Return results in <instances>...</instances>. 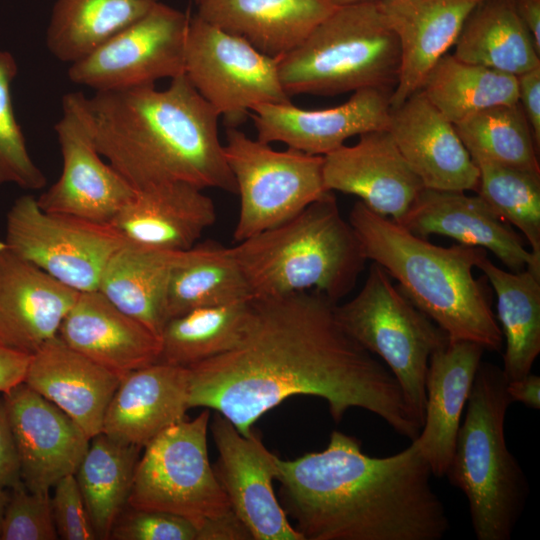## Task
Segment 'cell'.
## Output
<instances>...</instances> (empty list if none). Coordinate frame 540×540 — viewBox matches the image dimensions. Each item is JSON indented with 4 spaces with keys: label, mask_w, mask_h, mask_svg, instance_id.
I'll return each instance as SVG.
<instances>
[{
    "label": "cell",
    "mask_w": 540,
    "mask_h": 540,
    "mask_svg": "<svg viewBox=\"0 0 540 540\" xmlns=\"http://www.w3.org/2000/svg\"><path fill=\"white\" fill-rule=\"evenodd\" d=\"M187 367L156 362L122 377L105 413L102 433L144 448L184 420L188 407Z\"/></svg>",
    "instance_id": "25"
},
{
    "label": "cell",
    "mask_w": 540,
    "mask_h": 540,
    "mask_svg": "<svg viewBox=\"0 0 540 540\" xmlns=\"http://www.w3.org/2000/svg\"><path fill=\"white\" fill-rule=\"evenodd\" d=\"M121 379L56 336L31 355L23 382L69 415L91 439L102 432Z\"/></svg>",
    "instance_id": "27"
},
{
    "label": "cell",
    "mask_w": 540,
    "mask_h": 540,
    "mask_svg": "<svg viewBox=\"0 0 540 540\" xmlns=\"http://www.w3.org/2000/svg\"><path fill=\"white\" fill-rule=\"evenodd\" d=\"M286 93L338 95L365 88L393 91L398 40L377 1L336 6L294 50L277 60Z\"/></svg>",
    "instance_id": "7"
},
{
    "label": "cell",
    "mask_w": 540,
    "mask_h": 540,
    "mask_svg": "<svg viewBox=\"0 0 540 540\" xmlns=\"http://www.w3.org/2000/svg\"><path fill=\"white\" fill-rule=\"evenodd\" d=\"M209 420L210 411L205 409L190 421L170 426L144 447L129 507L173 513L197 529L232 510L209 461Z\"/></svg>",
    "instance_id": "9"
},
{
    "label": "cell",
    "mask_w": 540,
    "mask_h": 540,
    "mask_svg": "<svg viewBox=\"0 0 540 540\" xmlns=\"http://www.w3.org/2000/svg\"><path fill=\"white\" fill-rule=\"evenodd\" d=\"M223 146L240 196L236 242L287 221L329 192L324 156L293 148L277 151L237 127H227Z\"/></svg>",
    "instance_id": "10"
},
{
    "label": "cell",
    "mask_w": 540,
    "mask_h": 540,
    "mask_svg": "<svg viewBox=\"0 0 540 540\" xmlns=\"http://www.w3.org/2000/svg\"><path fill=\"white\" fill-rule=\"evenodd\" d=\"M86 96L66 93L54 126L63 166L57 181L37 202L47 212L110 223L136 190L97 150L85 107Z\"/></svg>",
    "instance_id": "14"
},
{
    "label": "cell",
    "mask_w": 540,
    "mask_h": 540,
    "mask_svg": "<svg viewBox=\"0 0 540 540\" xmlns=\"http://www.w3.org/2000/svg\"><path fill=\"white\" fill-rule=\"evenodd\" d=\"M115 521L109 539L198 540L196 525L185 517L127 506Z\"/></svg>",
    "instance_id": "41"
},
{
    "label": "cell",
    "mask_w": 540,
    "mask_h": 540,
    "mask_svg": "<svg viewBox=\"0 0 540 540\" xmlns=\"http://www.w3.org/2000/svg\"><path fill=\"white\" fill-rule=\"evenodd\" d=\"M181 252L125 241L107 261L97 291L160 336L167 322L168 284Z\"/></svg>",
    "instance_id": "29"
},
{
    "label": "cell",
    "mask_w": 540,
    "mask_h": 540,
    "mask_svg": "<svg viewBox=\"0 0 540 540\" xmlns=\"http://www.w3.org/2000/svg\"><path fill=\"white\" fill-rule=\"evenodd\" d=\"M251 300L196 308L169 319L160 335L158 362L190 367L233 349L245 330Z\"/></svg>",
    "instance_id": "36"
},
{
    "label": "cell",
    "mask_w": 540,
    "mask_h": 540,
    "mask_svg": "<svg viewBox=\"0 0 540 540\" xmlns=\"http://www.w3.org/2000/svg\"><path fill=\"white\" fill-rule=\"evenodd\" d=\"M1 540H56L49 491H31L22 481L9 489Z\"/></svg>",
    "instance_id": "40"
},
{
    "label": "cell",
    "mask_w": 540,
    "mask_h": 540,
    "mask_svg": "<svg viewBox=\"0 0 540 540\" xmlns=\"http://www.w3.org/2000/svg\"><path fill=\"white\" fill-rule=\"evenodd\" d=\"M497 297L505 351L502 372L507 382L522 378L540 353V275L529 269L505 271L487 256L477 264Z\"/></svg>",
    "instance_id": "31"
},
{
    "label": "cell",
    "mask_w": 540,
    "mask_h": 540,
    "mask_svg": "<svg viewBox=\"0 0 540 540\" xmlns=\"http://www.w3.org/2000/svg\"><path fill=\"white\" fill-rule=\"evenodd\" d=\"M323 179L328 191L355 195L396 222L424 188L387 129L364 133L356 144L324 155Z\"/></svg>",
    "instance_id": "18"
},
{
    "label": "cell",
    "mask_w": 540,
    "mask_h": 540,
    "mask_svg": "<svg viewBox=\"0 0 540 540\" xmlns=\"http://www.w3.org/2000/svg\"><path fill=\"white\" fill-rule=\"evenodd\" d=\"M453 55L464 62L519 76L540 66V51L515 0H481L469 13Z\"/></svg>",
    "instance_id": "30"
},
{
    "label": "cell",
    "mask_w": 540,
    "mask_h": 540,
    "mask_svg": "<svg viewBox=\"0 0 540 540\" xmlns=\"http://www.w3.org/2000/svg\"><path fill=\"white\" fill-rule=\"evenodd\" d=\"M124 242L110 223L44 211L32 195L17 198L6 217L7 247L79 293L98 289L107 261Z\"/></svg>",
    "instance_id": "12"
},
{
    "label": "cell",
    "mask_w": 540,
    "mask_h": 540,
    "mask_svg": "<svg viewBox=\"0 0 540 540\" xmlns=\"http://www.w3.org/2000/svg\"><path fill=\"white\" fill-rule=\"evenodd\" d=\"M231 248L253 298L317 291L337 303L367 260L331 191Z\"/></svg>",
    "instance_id": "5"
},
{
    "label": "cell",
    "mask_w": 540,
    "mask_h": 540,
    "mask_svg": "<svg viewBox=\"0 0 540 540\" xmlns=\"http://www.w3.org/2000/svg\"><path fill=\"white\" fill-rule=\"evenodd\" d=\"M195 1H196V3H197V2H199V1H201V0H195Z\"/></svg>",
    "instance_id": "50"
},
{
    "label": "cell",
    "mask_w": 540,
    "mask_h": 540,
    "mask_svg": "<svg viewBox=\"0 0 540 540\" xmlns=\"http://www.w3.org/2000/svg\"><path fill=\"white\" fill-rule=\"evenodd\" d=\"M331 1L334 5L340 6V5H345V4L364 2V1H374V0H331Z\"/></svg>",
    "instance_id": "49"
},
{
    "label": "cell",
    "mask_w": 540,
    "mask_h": 540,
    "mask_svg": "<svg viewBox=\"0 0 540 540\" xmlns=\"http://www.w3.org/2000/svg\"><path fill=\"white\" fill-rule=\"evenodd\" d=\"M58 337L121 377L158 362L161 353L159 335L97 290L78 294L60 325Z\"/></svg>",
    "instance_id": "23"
},
{
    "label": "cell",
    "mask_w": 540,
    "mask_h": 540,
    "mask_svg": "<svg viewBox=\"0 0 540 540\" xmlns=\"http://www.w3.org/2000/svg\"><path fill=\"white\" fill-rule=\"evenodd\" d=\"M391 91L357 90L345 103L327 109L305 110L292 103H262L250 112L257 140L281 142L311 155L324 156L353 136L387 129Z\"/></svg>",
    "instance_id": "17"
},
{
    "label": "cell",
    "mask_w": 540,
    "mask_h": 540,
    "mask_svg": "<svg viewBox=\"0 0 540 540\" xmlns=\"http://www.w3.org/2000/svg\"><path fill=\"white\" fill-rule=\"evenodd\" d=\"M141 449L102 432L90 439L74 475L97 539H109L115 521L128 506Z\"/></svg>",
    "instance_id": "34"
},
{
    "label": "cell",
    "mask_w": 540,
    "mask_h": 540,
    "mask_svg": "<svg viewBox=\"0 0 540 540\" xmlns=\"http://www.w3.org/2000/svg\"><path fill=\"white\" fill-rule=\"evenodd\" d=\"M2 397L23 484L31 491H49L61 478L74 474L90 442L83 429L24 382Z\"/></svg>",
    "instance_id": "16"
},
{
    "label": "cell",
    "mask_w": 540,
    "mask_h": 540,
    "mask_svg": "<svg viewBox=\"0 0 540 540\" xmlns=\"http://www.w3.org/2000/svg\"><path fill=\"white\" fill-rule=\"evenodd\" d=\"M336 302L317 291L253 298L239 343L188 368V407L213 409L244 436L294 395L319 397L338 423L367 410L411 441L421 426L386 365L341 325Z\"/></svg>",
    "instance_id": "1"
},
{
    "label": "cell",
    "mask_w": 540,
    "mask_h": 540,
    "mask_svg": "<svg viewBox=\"0 0 540 540\" xmlns=\"http://www.w3.org/2000/svg\"><path fill=\"white\" fill-rule=\"evenodd\" d=\"M502 369L481 362L445 473L467 498L478 540H509L529 495L528 480L505 439L512 403Z\"/></svg>",
    "instance_id": "6"
},
{
    "label": "cell",
    "mask_w": 540,
    "mask_h": 540,
    "mask_svg": "<svg viewBox=\"0 0 540 540\" xmlns=\"http://www.w3.org/2000/svg\"><path fill=\"white\" fill-rule=\"evenodd\" d=\"M9 497V489H2L0 488V530H1V523L5 511V507L8 501Z\"/></svg>",
    "instance_id": "48"
},
{
    "label": "cell",
    "mask_w": 540,
    "mask_h": 540,
    "mask_svg": "<svg viewBox=\"0 0 540 540\" xmlns=\"http://www.w3.org/2000/svg\"><path fill=\"white\" fill-rule=\"evenodd\" d=\"M210 425L218 459L213 466L232 511L253 540H304L288 521L273 489L279 458L254 433L241 434L216 412Z\"/></svg>",
    "instance_id": "15"
},
{
    "label": "cell",
    "mask_w": 540,
    "mask_h": 540,
    "mask_svg": "<svg viewBox=\"0 0 540 540\" xmlns=\"http://www.w3.org/2000/svg\"><path fill=\"white\" fill-rule=\"evenodd\" d=\"M99 153L136 190L184 182L237 193L218 136L219 113L185 74L85 98Z\"/></svg>",
    "instance_id": "3"
},
{
    "label": "cell",
    "mask_w": 540,
    "mask_h": 540,
    "mask_svg": "<svg viewBox=\"0 0 540 540\" xmlns=\"http://www.w3.org/2000/svg\"><path fill=\"white\" fill-rule=\"evenodd\" d=\"M521 20L540 51V0H515Z\"/></svg>",
    "instance_id": "47"
},
{
    "label": "cell",
    "mask_w": 540,
    "mask_h": 540,
    "mask_svg": "<svg viewBox=\"0 0 540 540\" xmlns=\"http://www.w3.org/2000/svg\"><path fill=\"white\" fill-rule=\"evenodd\" d=\"M17 72L14 56L0 50V187L15 184L26 190H40L47 179L28 151L13 107L11 87Z\"/></svg>",
    "instance_id": "39"
},
{
    "label": "cell",
    "mask_w": 540,
    "mask_h": 540,
    "mask_svg": "<svg viewBox=\"0 0 540 540\" xmlns=\"http://www.w3.org/2000/svg\"><path fill=\"white\" fill-rule=\"evenodd\" d=\"M21 480L16 444L2 394L0 395V488L10 489Z\"/></svg>",
    "instance_id": "43"
},
{
    "label": "cell",
    "mask_w": 540,
    "mask_h": 540,
    "mask_svg": "<svg viewBox=\"0 0 540 540\" xmlns=\"http://www.w3.org/2000/svg\"><path fill=\"white\" fill-rule=\"evenodd\" d=\"M454 126L472 159L540 172L539 149L519 103L487 108Z\"/></svg>",
    "instance_id": "37"
},
{
    "label": "cell",
    "mask_w": 540,
    "mask_h": 540,
    "mask_svg": "<svg viewBox=\"0 0 540 540\" xmlns=\"http://www.w3.org/2000/svg\"><path fill=\"white\" fill-rule=\"evenodd\" d=\"M398 223L423 238L439 234L489 250L510 271L540 275V261L480 195L423 188Z\"/></svg>",
    "instance_id": "20"
},
{
    "label": "cell",
    "mask_w": 540,
    "mask_h": 540,
    "mask_svg": "<svg viewBox=\"0 0 540 540\" xmlns=\"http://www.w3.org/2000/svg\"><path fill=\"white\" fill-rule=\"evenodd\" d=\"M485 349L472 341L448 340L429 358L426 404L418 445L432 475L444 477L461 417Z\"/></svg>",
    "instance_id": "26"
},
{
    "label": "cell",
    "mask_w": 540,
    "mask_h": 540,
    "mask_svg": "<svg viewBox=\"0 0 540 540\" xmlns=\"http://www.w3.org/2000/svg\"><path fill=\"white\" fill-rule=\"evenodd\" d=\"M31 355L0 345V393L24 381Z\"/></svg>",
    "instance_id": "45"
},
{
    "label": "cell",
    "mask_w": 540,
    "mask_h": 540,
    "mask_svg": "<svg viewBox=\"0 0 540 540\" xmlns=\"http://www.w3.org/2000/svg\"><path fill=\"white\" fill-rule=\"evenodd\" d=\"M158 0H57L46 45L59 61L74 63L143 17Z\"/></svg>",
    "instance_id": "33"
},
{
    "label": "cell",
    "mask_w": 540,
    "mask_h": 540,
    "mask_svg": "<svg viewBox=\"0 0 540 540\" xmlns=\"http://www.w3.org/2000/svg\"><path fill=\"white\" fill-rule=\"evenodd\" d=\"M518 103L540 147V66L517 76Z\"/></svg>",
    "instance_id": "44"
},
{
    "label": "cell",
    "mask_w": 540,
    "mask_h": 540,
    "mask_svg": "<svg viewBox=\"0 0 540 540\" xmlns=\"http://www.w3.org/2000/svg\"><path fill=\"white\" fill-rule=\"evenodd\" d=\"M479 171L478 195L509 225L522 232L540 261V172L473 159Z\"/></svg>",
    "instance_id": "38"
},
{
    "label": "cell",
    "mask_w": 540,
    "mask_h": 540,
    "mask_svg": "<svg viewBox=\"0 0 540 540\" xmlns=\"http://www.w3.org/2000/svg\"><path fill=\"white\" fill-rule=\"evenodd\" d=\"M387 130L424 188L477 191L478 168L454 124L421 90L391 109Z\"/></svg>",
    "instance_id": "19"
},
{
    "label": "cell",
    "mask_w": 540,
    "mask_h": 540,
    "mask_svg": "<svg viewBox=\"0 0 540 540\" xmlns=\"http://www.w3.org/2000/svg\"><path fill=\"white\" fill-rule=\"evenodd\" d=\"M184 74L227 127L243 123L255 105L291 103L276 59L197 14L189 19Z\"/></svg>",
    "instance_id": "11"
},
{
    "label": "cell",
    "mask_w": 540,
    "mask_h": 540,
    "mask_svg": "<svg viewBox=\"0 0 540 540\" xmlns=\"http://www.w3.org/2000/svg\"><path fill=\"white\" fill-rule=\"evenodd\" d=\"M428 462L415 441L386 457L332 431L327 447L278 460L286 515L304 540H441L450 529Z\"/></svg>",
    "instance_id": "2"
},
{
    "label": "cell",
    "mask_w": 540,
    "mask_h": 540,
    "mask_svg": "<svg viewBox=\"0 0 540 540\" xmlns=\"http://www.w3.org/2000/svg\"><path fill=\"white\" fill-rule=\"evenodd\" d=\"M79 292L0 241V345L32 355L58 336Z\"/></svg>",
    "instance_id": "21"
},
{
    "label": "cell",
    "mask_w": 540,
    "mask_h": 540,
    "mask_svg": "<svg viewBox=\"0 0 540 540\" xmlns=\"http://www.w3.org/2000/svg\"><path fill=\"white\" fill-rule=\"evenodd\" d=\"M216 221L212 199L194 185L170 182L136 191L110 224L124 241L180 252Z\"/></svg>",
    "instance_id": "24"
},
{
    "label": "cell",
    "mask_w": 540,
    "mask_h": 540,
    "mask_svg": "<svg viewBox=\"0 0 540 540\" xmlns=\"http://www.w3.org/2000/svg\"><path fill=\"white\" fill-rule=\"evenodd\" d=\"M196 5L199 17L276 60L336 8L331 0H201Z\"/></svg>",
    "instance_id": "28"
},
{
    "label": "cell",
    "mask_w": 540,
    "mask_h": 540,
    "mask_svg": "<svg viewBox=\"0 0 540 540\" xmlns=\"http://www.w3.org/2000/svg\"><path fill=\"white\" fill-rule=\"evenodd\" d=\"M400 49L394 109L419 91L428 73L455 44L469 13L481 0H376Z\"/></svg>",
    "instance_id": "22"
},
{
    "label": "cell",
    "mask_w": 540,
    "mask_h": 540,
    "mask_svg": "<svg viewBox=\"0 0 540 540\" xmlns=\"http://www.w3.org/2000/svg\"><path fill=\"white\" fill-rule=\"evenodd\" d=\"M53 488L51 507L58 538L63 540L97 539L75 475L64 476Z\"/></svg>",
    "instance_id": "42"
},
{
    "label": "cell",
    "mask_w": 540,
    "mask_h": 540,
    "mask_svg": "<svg viewBox=\"0 0 540 540\" xmlns=\"http://www.w3.org/2000/svg\"><path fill=\"white\" fill-rule=\"evenodd\" d=\"M453 124L490 107L518 103L517 76L446 53L420 89Z\"/></svg>",
    "instance_id": "35"
},
{
    "label": "cell",
    "mask_w": 540,
    "mask_h": 540,
    "mask_svg": "<svg viewBox=\"0 0 540 540\" xmlns=\"http://www.w3.org/2000/svg\"><path fill=\"white\" fill-rule=\"evenodd\" d=\"M335 313L344 329L386 365L422 428L429 358L448 342L447 334L374 262L358 294L336 304Z\"/></svg>",
    "instance_id": "8"
},
{
    "label": "cell",
    "mask_w": 540,
    "mask_h": 540,
    "mask_svg": "<svg viewBox=\"0 0 540 540\" xmlns=\"http://www.w3.org/2000/svg\"><path fill=\"white\" fill-rule=\"evenodd\" d=\"M349 224L366 259L397 280L407 298L449 340L472 341L501 352V329L483 285L473 275V268L487 256L485 249L432 244L360 200L350 211Z\"/></svg>",
    "instance_id": "4"
},
{
    "label": "cell",
    "mask_w": 540,
    "mask_h": 540,
    "mask_svg": "<svg viewBox=\"0 0 540 540\" xmlns=\"http://www.w3.org/2000/svg\"><path fill=\"white\" fill-rule=\"evenodd\" d=\"M190 17L158 2L143 17L70 64L77 85L114 91L155 84L185 73Z\"/></svg>",
    "instance_id": "13"
},
{
    "label": "cell",
    "mask_w": 540,
    "mask_h": 540,
    "mask_svg": "<svg viewBox=\"0 0 540 540\" xmlns=\"http://www.w3.org/2000/svg\"><path fill=\"white\" fill-rule=\"evenodd\" d=\"M253 299L231 247L205 241L182 251L166 295L167 321L196 308Z\"/></svg>",
    "instance_id": "32"
},
{
    "label": "cell",
    "mask_w": 540,
    "mask_h": 540,
    "mask_svg": "<svg viewBox=\"0 0 540 540\" xmlns=\"http://www.w3.org/2000/svg\"><path fill=\"white\" fill-rule=\"evenodd\" d=\"M507 392L512 401L523 403L531 409H540V377L531 372L507 382Z\"/></svg>",
    "instance_id": "46"
}]
</instances>
